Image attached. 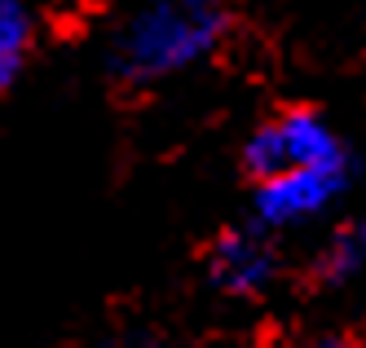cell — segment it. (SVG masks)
I'll use <instances>...</instances> for the list:
<instances>
[{"instance_id": "cell-4", "label": "cell", "mask_w": 366, "mask_h": 348, "mask_svg": "<svg viewBox=\"0 0 366 348\" xmlns=\"http://www.w3.org/2000/svg\"><path fill=\"white\" fill-rule=\"evenodd\" d=\"M203 274H207V287L225 300H260L274 291L282 274V256L274 234L256 225H234L212 238V247L203 256Z\"/></svg>"}, {"instance_id": "cell-1", "label": "cell", "mask_w": 366, "mask_h": 348, "mask_svg": "<svg viewBox=\"0 0 366 348\" xmlns=\"http://www.w3.org/2000/svg\"><path fill=\"white\" fill-rule=\"evenodd\" d=\"M234 31L225 0H146L115 31L107 71L119 89H154L207 62Z\"/></svg>"}, {"instance_id": "cell-8", "label": "cell", "mask_w": 366, "mask_h": 348, "mask_svg": "<svg viewBox=\"0 0 366 348\" xmlns=\"http://www.w3.org/2000/svg\"><path fill=\"white\" fill-rule=\"evenodd\" d=\"M300 348H362L353 335H345V331H327V335H313V339H305Z\"/></svg>"}, {"instance_id": "cell-7", "label": "cell", "mask_w": 366, "mask_h": 348, "mask_svg": "<svg viewBox=\"0 0 366 348\" xmlns=\"http://www.w3.org/2000/svg\"><path fill=\"white\" fill-rule=\"evenodd\" d=\"M97 348H168V339L154 335V331H124V335L102 339Z\"/></svg>"}, {"instance_id": "cell-3", "label": "cell", "mask_w": 366, "mask_h": 348, "mask_svg": "<svg viewBox=\"0 0 366 348\" xmlns=\"http://www.w3.org/2000/svg\"><path fill=\"white\" fill-rule=\"evenodd\" d=\"M353 177H357V164L353 154H345V159H331V164H313V168L282 172L274 181H260L252 194V225L278 234V229H300L309 221H322L349 194Z\"/></svg>"}, {"instance_id": "cell-2", "label": "cell", "mask_w": 366, "mask_h": 348, "mask_svg": "<svg viewBox=\"0 0 366 348\" xmlns=\"http://www.w3.org/2000/svg\"><path fill=\"white\" fill-rule=\"evenodd\" d=\"M353 154L345 137L335 132V124L318 111V106H282L269 119H260L247 141H243V172L260 185L274 181L282 172L331 164V159Z\"/></svg>"}, {"instance_id": "cell-6", "label": "cell", "mask_w": 366, "mask_h": 348, "mask_svg": "<svg viewBox=\"0 0 366 348\" xmlns=\"http://www.w3.org/2000/svg\"><path fill=\"white\" fill-rule=\"evenodd\" d=\"M36 14L27 0H0V93H9L31 66Z\"/></svg>"}, {"instance_id": "cell-5", "label": "cell", "mask_w": 366, "mask_h": 348, "mask_svg": "<svg viewBox=\"0 0 366 348\" xmlns=\"http://www.w3.org/2000/svg\"><path fill=\"white\" fill-rule=\"evenodd\" d=\"M366 274V217H345L327 229L318 252L309 256V282L318 291L353 287Z\"/></svg>"}]
</instances>
